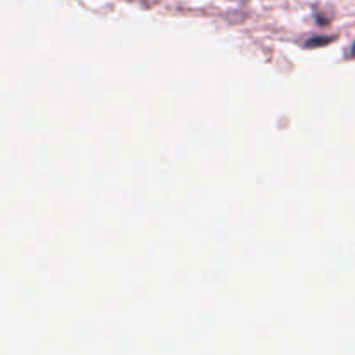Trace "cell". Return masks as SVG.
Listing matches in <instances>:
<instances>
[{
    "mask_svg": "<svg viewBox=\"0 0 355 355\" xmlns=\"http://www.w3.org/2000/svg\"><path fill=\"white\" fill-rule=\"evenodd\" d=\"M329 40H331V38L315 37L314 40H309V42H307V47H318V45H324V44H328Z\"/></svg>",
    "mask_w": 355,
    "mask_h": 355,
    "instance_id": "1",
    "label": "cell"
},
{
    "mask_svg": "<svg viewBox=\"0 0 355 355\" xmlns=\"http://www.w3.org/2000/svg\"><path fill=\"white\" fill-rule=\"evenodd\" d=\"M350 54H352V58H355V44L352 45V51H350Z\"/></svg>",
    "mask_w": 355,
    "mask_h": 355,
    "instance_id": "2",
    "label": "cell"
}]
</instances>
